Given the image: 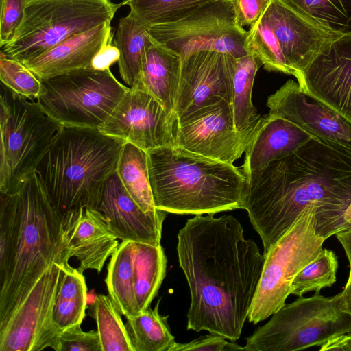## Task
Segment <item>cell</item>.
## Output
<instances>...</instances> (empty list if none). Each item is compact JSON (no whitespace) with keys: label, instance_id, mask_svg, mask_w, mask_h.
I'll return each mask as SVG.
<instances>
[{"label":"cell","instance_id":"1","mask_svg":"<svg viewBox=\"0 0 351 351\" xmlns=\"http://www.w3.org/2000/svg\"><path fill=\"white\" fill-rule=\"evenodd\" d=\"M242 209L259 234L263 255L299 215L315 208L316 231L326 240L351 228V148L311 137L297 149L245 175Z\"/></svg>","mask_w":351,"mask_h":351},{"label":"cell","instance_id":"2","mask_svg":"<svg viewBox=\"0 0 351 351\" xmlns=\"http://www.w3.org/2000/svg\"><path fill=\"white\" fill-rule=\"evenodd\" d=\"M180 267L189 287L187 329L239 339L265 258L234 216L196 215L178 233Z\"/></svg>","mask_w":351,"mask_h":351},{"label":"cell","instance_id":"3","mask_svg":"<svg viewBox=\"0 0 351 351\" xmlns=\"http://www.w3.org/2000/svg\"><path fill=\"white\" fill-rule=\"evenodd\" d=\"M1 193L0 323L53 263L62 264L63 223L35 171Z\"/></svg>","mask_w":351,"mask_h":351},{"label":"cell","instance_id":"4","mask_svg":"<svg viewBox=\"0 0 351 351\" xmlns=\"http://www.w3.org/2000/svg\"><path fill=\"white\" fill-rule=\"evenodd\" d=\"M147 156L157 209L195 215L242 209L247 180L241 168L177 145L154 149Z\"/></svg>","mask_w":351,"mask_h":351},{"label":"cell","instance_id":"5","mask_svg":"<svg viewBox=\"0 0 351 351\" xmlns=\"http://www.w3.org/2000/svg\"><path fill=\"white\" fill-rule=\"evenodd\" d=\"M124 143L99 129L62 126L35 169L61 217L81 208L96 209L102 185L116 171Z\"/></svg>","mask_w":351,"mask_h":351},{"label":"cell","instance_id":"6","mask_svg":"<svg viewBox=\"0 0 351 351\" xmlns=\"http://www.w3.org/2000/svg\"><path fill=\"white\" fill-rule=\"evenodd\" d=\"M121 5L112 0H29L1 52L23 64L74 35L111 22Z\"/></svg>","mask_w":351,"mask_h":351},{"label":"cell","instance_id":"7","mask_svg":"<svg viewBox=\"0 0 351 351\" xmlns=\"http://www.w3.org/2000/svg\"><path fill=\"white\" fill-rule=\"evenodd\" d=\"M63 125L34 100L1 84L0 193L12 194L32 173Z\"/></svg>","mask_w":351,"mask_h":351},{"label":"cell","instance_id":"8","mask_svg":"<svg viewBox=\"0 0 351 351\" xmlns=\"http://www.w3.org/2000/svg\"><path fill=\"white\" fill-rule=\"evenodd\" d=\"M351 332V315L341 310L339 293H315L285 304L265 324L246 338L243 350L295 351L322 346Z\"/></svg>","mask_w":351,"mask_h":351},{"label":"cell","instance_id":"9","mask_svg":"<svg viewBox=\"0 0 351 351\" xmlns=\"http://www.w3.org/2000/svg\"><path fill=\"white\" fill-rule=\"evenodd\" d=\"M36 100L63 126L98 129L110 116L129 87L110 68H87L41 80Z\"/></svg>","mask_w":351,"mask_h":351},{"label":"cell","instance_id":"10","mask_svg":"<svg viewBox=\"0 0 351 351\" xmlns=\"http://www.w3.org/2000/svg\"><path fill=\"white\" fill-rule=\"evenodd\" d=\"M315 208H306L264 256L258 288L247 319L257 324L271 317L291 294L292 282L323 249L326 239L316 231Z\"/></svg>","mask_w":351,"mask_h":351},{"label":"cell","instance_id":"11","mask_svg":"<svg viewBox=\"0 0 351 351\" xmlns=\"http://www.w3.org/2000/svg\"><path fill=\"white\" fill-rule=\"evenodd\" d=\"M156 42L179 54L210 50L239 58L248 53L247 31L237 21L234 0H216L178 21L147 29Z\"/></svg>","mask_w":351,"mask_h":351},{"label":"cell","instance_id":"12","mask_svg":"<svg viewBox=\"0 0 351 351\" xmlns=\"http://www.w3.org/2000/svg\"><path fill=\"white\" fill-rule=\"evenodd\" d=\"M62 265L55 262L0 323V351L56 350L60 332L52 317Z\"/></svg>","mask_w":351,"mask_h":351},{"label":"cell","instance_id":"13","mask_svg":"<svg viewBox=\"0 0 351 351\" xmlns=\"http://www.w3.org/2000/svg\"><path fill=\"white\" fill-rule=\"evenodd\" d=\"M177 116L147 92L130 88L108 119L103 134L145 152L176 145Z\"/></svg>","mask_w":351,"mask_h":351},{"label":"cell","instance_id":"14","mask_svg":"<svg viewBox=\"0 0 351 351\" xmlns=\"http://www.w3.org/2000/svg\"><path fill=\"white\" fill-rule=\"evenodd\" d=\"M176 145L192 153L233 164L246 143L234 127L231 104L219 97L177 119Z\"/></svg>","mask_w":351,"mask_h":351},{"label":"cell","instance_id":"15","mask_svg":"<svg viewBox=\"0 0 351 351\" xmlns=\"http://www.w3.org/2000/svg\"><path fill=\"white\" fill-rule=\"evenodd\" d=\"M295 77L306 93L351 122V34L330 39Z\"/></svg>","mask_w":351,"mask_h":351},{"label":"cell","instance_id":"16","mask_svg":"<svg viewBox=\"0 0 351 351\" xmlns=\"http://www.w3.org/2000/svg\"><path fill=\"white\" fill-rule=\"evenodd\" d=\"M235 58L202 50L182 57L174 112L177 119L219 97L230 103Z\"/></svg>","mask_w":351,"mask_h":351},{"label":"cell","instance_id":"17","mask_svg":"<svg viewBox=\"0 0 351 351\" xmlns=\"http://www.w3.org/2000/svg\"><path fill=\"white\" fill-rule=\"evenodd\" d=\"M271 116L284 119L313 137L351 148V122L306 93L293 80L269 95Z\"/></svg>","mask_w":351,"mask_h":351},{"label":"cell","instance_id":"18","mask_svg":"<svg viewBox=\"0 0 351 351\" xmlns=\"http://www.w3.org/2000/svg\"><path fill=\"white\" fill-rule=\"evenodd\" d=\"M278 48L289 70L295 77L336 36L306 19L282 0H269L264 12Z\"/></svg>","mask_w":351,"mask_h":351},{"label":"cell","instance_id":"19","mask_svg":"<svg viewBox=\"0 0 351 351\" xmlns=\"http://www.w3.org/2000/svg\"><path fill=\"white\" fill-rule=\"evenodd\" d=\"M96 210L119 239L160 245L167 212H145L127 192L116 171L104 182Z\"/></svg>","mask_w":351,"mask_h":351},{"label":"cell","instance_id":"20","mask_svg":"<svg viewBox=\"0 0 351 351\" xmlns=\"http://www.w3.org/2000/svg\"><path fill=\"white\" fill-rule=\"evenodd\" d=\"M64 249L62 263L71 257L79 261L81 273L94 269L99 273L107 258L119 245L118 238L97 210L81 208L67 213L62 217Z\"/></svg>","mask_w":351,"mask_h":351},{"label":"cell","instance_id":"21","mask_svg":"<svg viewBox=\"0 0 351 351\" xmlns=\"http://www.w3.org/2000/svg\"><path fill=\"white\" fill-rule=\"evenodd\" d=\"M111 30L110 22L103 23L62 41L23 64L40 80L91 68L97 53L111 43Z\"/></svg>","mask_w":351,"mask_h":351},{"label":"cell","instance_id":"22","mask_svg":"<svg viewBox=\"0 0 351 351\" xmlns=\"http://www.w3.org/2000/svg\"><path fill=\"white\" fill-rule=\"evenodd\" d=\"M311 137L292 123L268 113L261 117L248 142L241 168L245 175L261 169L271 161L297 149Z\"/></svg>","mask_w":351,"mask_h":351},{"label":"cell","instance_id":"23","mask_svg":"<svg viewBox=\"0 0 351 351\" xmlns=\"http://www.w3.org/2000/svg\"><path fill=\"white\" fill-rule=\"evenodd\" d=\"M181 62L179 54L152 38L143 59L139 82L132 88L147 92L167 110L174 112Z\"/></svg>","mask_w":351,"mask_h":351},{"label":"cell","instance_id":"24","mask_svg":"<svg viewBox=\"0 0 351 351\" xmlns=\"http://www.w3.org/2000/svg\"><path fill=\"white\" fill-rule=\"evenodd\" d=\"M261 66V61L252 54L235 58L230 104L235 129L246 146L262 117L252 101L255 76Z\"/></svg>","mask_w":351,"mask_h":351},{"label":"cell","instance_id":"25","mask_svg":"<svg viewBox=\"0 0 351 351\" xmlns=\"http://www.w3.org/2000/svg\"><path fill=\"white\" fill-rule=\"evenodd\" d=\"M134 242L121 241L111 255L105 279L108 295L127 319L140 311L134 289Z\"/></svg>","mask_w":351,"mask_h":351},{"label":"cell","instance_id":"26","mask_svg":"<svg viewBox=\"0 0 351 351\" xmlns=\"http://www.w3.org/2000/svg\"><path fill=\"white\" fill-rule=\"evenodd\" d=\"M152 42L147 28L130 12L119 21L114 45L119 50L120 75L129 88H135L140 80L143 59Z\"/></svg>","mask_w":351,"mask_h":351},{"label":"cell","instance_id":"27","mask_svg":"<svg viewBox=\"0 0 351 351\" xmlns=\"http://www.w3.org/2000/svg\"><path fill=\"white\" fill-rule=\"evenodd\" d=\"M61 276L56 294L52 317L60 332L82 324L86 308L87 288L85 278L77 268L62 263Z\"/></svg>","mask_w":351,"mask_h":351},{"label":"cell","instance_id":"28","mask_svg":"<svg viewBox=\"0 0 351 351\" xmlns=\"http://www.w3.org/2000/svg\"><path fill=\"white\" fill-rule=\"evenodd\" d=\"M134 289L141 312L149 307L165 276L167 257L160 245L134 242Z\"/></svg>","mask_w":351,"mask_h":351},{"label":"cell","instance_id":"29","mask_svg":"<svg viewBox=\"0 0 351 351\" xmlns=\"http://www.w3.org/2000/svg\"><path fill=\"white\" fill-rule=\"evenodd\" d=\"M116 172L127 192L145 212L158 210L155 206L149 184L147 152L125 143Z\"/></svg>","mask_w":351,"mask_h":351},{"label":"cell","instance_id":"30","mask_svg":"<svg viewBox=\"0 0 351 351\" xmlns=\"http://www.w3.org/2000/svg\"><path fill=\"white\" fill-rule=\"evenodd\" d=\"M148 307L136 317L127 319L126 328L134 351H169L176 343L168 324V316Z\"/></svg>","mask_w":351,"mask_h":351},{"label":"cell","instance_id":"31","mask_svg":"<svg viewBox=\"0 0 351 351\" xmlns=\"http://www.w3.org/2000/svg\"><path fill=\"white\" fill-rule=\"evenodd\" d=\"M335 36L351 34V0H282Z\"/></svg>","mask_w":351,"mask_h":351},{"label":"cell","instance_id":"32","mask_svg":"<svg viewBox=\"0 0 351 351\" xmlns=\"http://www.w3.org/2000/svg\"><path fill=\"white\" fill-rule=\"evenodd\" d=\"M216 0H124L130 13L146 28L178 21Z\"/></svg>","mask_w":351,"mask_h":351},{"label":"cell","instance_id":"33","mask_svg":"<svg viewBox=\"0 0 351 351\" xmlns=\"http://www.w3.org/2000/svg\"><path fill=\"white\" fill-rule=\"evenodd\" d=\"M92 307L102 351H134L121 313L110 297L96 295Z\"/></svg>","mask_w":351,"mask_h":351},{"label":"cell","instance_id":"34","mask_svg":"<svg viewBox=\"0 0 351 351\" xmlns=\"http://www.w3.org/2000/svg\"><path fill=\"white\" fill-rule=\"evenodd\" d=\"M339 263L332 250L323 248L315 258L302 269L295 277L291 294L302 297L304 294L331 287L337 279Z\"/></svg>","mask_w":351,"mask_h":351},{"label":"cell","instance_id":"35","mask_svg":"<svg viewBox=\"0 0 351 351\" xmlns=\"http://www.w3.org/2000/svg\"><path fill=\"white\" fill-rule=\"evenodd\" d=\"M247 31L246 49L257 57L264 69L289 75L285 62L278 48L272 28L264 12Z\"/></svg>","mask_w":351,"mask_h":351},{"label":"cell","instance_id":"36","mask_svg":"<svg viewBox=\"0 0 351 351\" xmlns=\"http://www.w3.org/2000/svg\"><path fill=\"white\" fill-rule=\"evenodd\" d=\"M1 84L15 93L36 101L41 92V82L21 62L0 53Z\"/></svg>","mask_w":351,"mask_h":351},{"label":"cell","instance_id":"37","mask_svg":"<svg viewBox=\"0 0 351 351\" xmlns=\"http://www.w3.org/2000/svg\"><path fill=\"white\" fill-rule=\"evenodd\" d=\"M102 351L97 330L84 332L81 324L62 331L56 351Z\"/></svg>","mask_w":351,"mask_h":351},{"label":"cell","instance_id":"38","mask_svg":"<svg viewBox=\"0 0 351 351\" xmlns=\"http://www.w3.org/2000/svg\"><path fill=\"white\" fill-rule=\"evenodd\" d=\"M29 0H1L0 47L12 38Z\"/></svg>","mask_w":351,"mask_h":351},{"label":"cell","instance_id":"39","mask_svg":"<svg viewBox=\"0 0 351 351\" xmlns=\"http://www.w3.org/2000/svg\"><path fill=\"white\" fill-rule=\"evenodd\" d=\"M225 337L210 333L199 337L194 340L184 343H176L169 351H223L243 350V347L226 341Z\"/></svg>","mask_w":351,"mask_h":351},{"label":"cell","instance_id":"40","mask_svg":"<svg viewBox=\"0 0 351 351\" xmlns=\"http://www.w3.org/2000/svg\"><path fill=\"white\" fill-rule=\"evenodd\" d=\"M269 0H234L237 23L252 26L265 12Z\"/></svg>","mask_w":351,"mask_h":351},{"label":"cell","instance_id":"41","mask_svg":"<svg viewBox=\"0 0 351 351\" xmlns=\"http://www.w3.org/2000/svg\"><path fill=\"white\" fill-rule=\"evenodd\" d=\"M119 52L115 45L111 43L106 45L96 56L94 59L93 67L98 69H104L118 61Z\"/></svg>","mask_w":351,"mask_h":351},{"label":"cell","instance_id":"42","mask_svg":"<svg viewBox=\"0 0 351 351\" xmlns=\"http://www.w3.org/2000/svg\"><path fill=\"white\" fill-rule=\"evenodd\" d=\"M319 350L351 351V337L349 333L337 336L322 346Z\"/></svg>","mask_w":351,"mask_h":351},{"label":"cell","instance_id":"43","mask_svg":"<svg viewBox=\"0 0 351 351\" xmlns=\"http://www.w3.org/2000/svg\"><path fill=\"white\" fill-rule=\"evenodd\" d=\"M339 295L341 310L351 315V263H350V272L347 282Z\"/></svg>","mask_w":351,"mask_h":351},{"label":"cell","instance_id":"44","mask_svg":"<svg viewBox=\"0 0 351 351\" xmlns=\"http://www.w3.org/2000/svg\"><path fill=\"white\" fill-rule=\"evenodd\" d=\"M341 243L349 263H351V228L335 234Z\"/></svg>","mask_w":351,"mask_h":351},{"label":"cell","instance_id":"45","mask_svg":"<svg viewBox=\"0 0 351 351\" xmlns=\"http://www.w3.org/2000/svg\"><path fill=\"white\" fill-rule=\"evenodd\" d=\"M344 219L348 223L351 225V204L345 212Z\"/></svg>","mask_w":351,"mask_h":351},{"label":"cell","instance_id":"46","mask_svg":"<svg viewBox=\"0 0 351 351\" xmlns=\"http://www.w3.org/2000/svg\"><path fill=\"white\" fill-rule=\"evenodd\" d=\"M350 336L351 337V332L349 333Z\"/></svg>","mask_w":351,"mask_h":351}]
</instances>
